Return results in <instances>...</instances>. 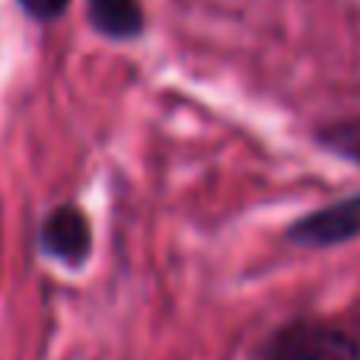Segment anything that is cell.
<instances>
[{
    "label": "cell",
    "mask_w": 360,
    "mask_h": 360,
    "mask_svg": "<svg viewBox=\"0 0 360 360\" xmlns=\"http://www.w3.org/2000/svg\"><path fill=\"white\" fill-rule=\"evenodd\" d=\"M262 360H360V338L326 319H293L268 338Z\"/></svg>",
    "instance_id": "obj_1"
},
{
    "label": "cell",
    "mask_w": 360,
    "mask_h": 360,
    "mask_svg": "<svg viewBox=\"0 0 360 360\" xmlns=\"http://www.w3.org/2000/svg\"><path fill=\"white\" fill-rule=\"evenodd\" d=\"M360 236V191L332 201L313 214H303L287 226L284 239L300 249H332Z\"/></svg>",
    "instance_id": "obj_2"
},
{
    "label": "cell",
    "mask_w": 360,
    "mask_h": 360,
    "mask_svg": "<svg viewBox=\"0 0 360 360\" xmlns=\"http://www.w3.org/2000/svg\"><path fill=\"white\" fill-rule=\"evenodd\" d=\"M39 249L68 268L86 265L93 252V224L80 204H58L39 226Z\"/></svg>",
    "instance_id": "obj_3"
},
{
    "label": "cell",
    "mask_w": 360,
    "mask_h": 360,
    "mask_svg": "<svg viewBox=\"0 0 360 360\" xmlns=\"http://www.w3.org/2000/svg\"><path fill=\"white\" fill-rule=\"evenodd\" d=\"M86 20L93 32L112 41H134L147 29L141 0H86Z\"/></svg>",
    "instance_id": "obj_4"
},
{
    "label": "cell",
    "mask_w": 360,
    "mask_h": 360,
    "mask_svg": "<svg viewBox=\"0 0 360 360\" xmlns=\"http://www.w3.org/2000/svg\"><path fill=\"white\" fill-rule=\"evenodd\" d=\"M316 141H319L328 153H335V157L360 166V115L335 118V122L319 124Z\"/></svg>",
    "instance_id": "obj_5"
},
{
    "label": "cell",
    "mask_w": 360,
    "mask_h": 360,
    "mask_svg": "<svg viewBox=\"0 0 360 360\" xmlns=\"http://www.w3.org/2000/svg\"><path fill=\"white\" fill-rule=\"evenodd\" d=\"M22 13H29L35 22H51L68 13L70 0H20Z\"/></svg>",
    "instance_id": "obj_6"
}]
</instances>
